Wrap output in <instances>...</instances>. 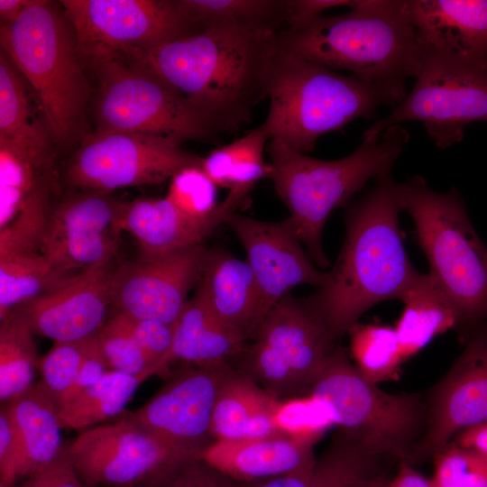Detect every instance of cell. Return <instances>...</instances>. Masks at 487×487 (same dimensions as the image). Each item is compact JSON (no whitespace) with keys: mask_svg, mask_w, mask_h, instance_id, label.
I'll return each instance as SVG.
<instances>
[{"mask_svg":"<svg viewBox=\"0 0 487 487\" xmlns=\"http://www.w3.org/2000/svg\"><path fill=\"white\" fill-rule=\"evenodd\" d=\"M380 487H436L432 479L424 476L407 461L399 463L393 477L384 481Z\"/></svg>","mask_w":487,"mask_h":487,"instance_id":"cell-49","label":"cell"},{"mask_svg":"<svg viewBox=\"0 0 487 487\" xmlns=\"http://www.w3.org/2000/svg\"><path fill=\"white\" fill-rule=\"evenodd\" d=\"M269 110L262 124L271 140L307 153L324 134L355 119L376 118L381 106L391 109L407 94L406 87L368 84L296 54L276 49L267 78Z\"/></svg>","mask_w":487,"mask_h":487,"instance_id":"cell-4","label":"cell"},{"mask_svg":"<svg viewBox=\"0 0 487 487\" xmlns=\"http://www.w3.org/2000/svg\"><path fill=\"white\" fill-rule=\"evenodd\" d=\"M268 140L269 133L262 124L204 157L201 169L216 186L252 189L255 182L271 175V164L263 158Z\"/></svg>","mask_w":487,"mask_h":487,"instance_id":"cell-34","label":"cell"},{"mask_svg":"<svg viewBox=\"0 0 487 487\" xmlns=\"http://www.w3.org/2000/svg\"><path fill=\"white\" fill-rule=\"evenodd\" d=\"M173 326L172 345L166 360L168 371L175 362L206 368L231 364L247 344L240 334L218 320L196 293Z\"/></svg>","mask_w":487,"mask_h":487,"instance_id":"cell-27","label":"cell"},{"mask_svg":"<svg viewBox=\"0 0 487 487\" xmlns=\"http://www.w3.org/2000/svg\"><path fill=\"white\" fill-rule=\"evenodd\" d=\"M147 379L107 371L98 381L58 405L61 427L81 432L119 417Z\"/></svg>","mask_w":487,"mask_h":487,"instance_id":"cell-32","label":"cell"},{"mask_svg":"<svg viewBox=\"0 0 487 487\" xmlns=\"http://www.w3.org/2000/svg\"><path fill=\"white\" fill-rule=\"evenodd\" d=\"M96 131L160 135L179 144L214 142L220 132L192 103L142 66L118 57L96 71Z\"/></svg>","mask_w":487,"mask_h":487,"instance_id":"cell-9","label":"cell"},{"mask_svg":"<svg viewBox=\"0 0 487 487\" xmlns=\"http://www.w3.org/2000/svg\"><path fill=\"white\" fill-rule=\"evenodd\" d=\"M0 43L34 89L56 148L79 145L89 133L91 87L64 11L37 0L14 23L0 27Z\"/></svg>","mask_w":487,"mask_h":487,"instance_id":"cell-6","label":"cell"},{"mask_svg":"<svg viewBox=\"0 0 487 487\" xmlns=\"http://www.w3.org/2000/svg\"><path fill=\"white\" fill-rule=\"evenodd\" d=\"M384 458L357 439L338 431L314 464L301 471L237 487H368L381 480Z\"/></svg>","mask_w":487,"mask_h":487,"instance_id":"cell-26","label":"cell"},{"mask_svg":"<svg viewBox=\"0 0 487 487\" xmlns=\"http://www.w3.org/2000/svg\"><path fill=\"white\" fill-rule=\"evenodd\" d=\"M115 314L155 368L157 375L169 372L166 360L172 345L173 325L134 318L120 312Z\"/></svg>","mask_w":487,"mask_h":487,"instance_id":"cell-44","label":"cell"},{"mask_svg":"<svg viewBox=\"0 0 487 487\" xmlns=\"http://www.w3.org/2000/svg\"><path fill=\"white\" fill-rule=\"evenodd\" d=\"M401 211L415 225L428 273L457 315V328L472 333L487 321V247L474 230L455 188L432 190L419 176L398 185Z\"/></svg>","mask_w":487,"mask_h":487,"instance_id":"cell-7","label":"cell"},{"mask_svg":"<svg viewBox=\"0 0 487 487\" xmlns=\"http://www.w3.org/2000/svg\"><path fill=\"white\" fill-rule=\"evenodd\" d=\"M207 249L203 244L164 254H147L113 271L112 306L139 319L174 325L202 271Z\"/></svg>","mask_w":487,"mask_h":487,"instance_id":"cell-15","label":"cell"},{"mask_svg":"<svg viewBox=\"0 0 487 487\" xmlns=\"http://www.w3.org/2000/svg\"><path fill=\"white\" fill-rule=\"evenodd\" d=\"M96 340L109 371L148 378L155 368L115 313L96 334Z\"/></svg>","mask_w":487,"mask_h":487,"instance_id":"cell-40","label":"cell"},{"mask_svg":"<svg viewBox=\"0 0 487 487\" xmlns=\"http://www.w3.org/2000/svg\"><path fill=\"white\" fill-rule=\"evenodd\" d=\"M164 487H237V482L198 459L182 468Z\"/></svg>","mask_w":487,"mask_h":487,"instance_id":"cell-47","label":"cell"},{"mask_svg":"<svg viewBox=\"0 0 487 487\" xmlns=\"http://www.w3.org/2000/svg\"><path fill=\"white\" fill-rule=\"evenodd\" d=\"M409 140L408 131L394 125L377 138L362 140L352 153L334 161L309 157L276 139L269 142L270 179L289 211L299 239L317 266H329L322 234L330 214L348 205L369 181L391 173Z\"/></svg>","mask_w":487,"mask_h":487,"instance_id":"cell-5","label":"cell"},{"mask_svg":"<svg viewBox=\"0 0 487 487\" xmlns=\"http://www.w3.org/2000/svg\"><path fill=\"white\" fill-rule=\"evenodd\" d=\"M240 240L261 299L262 321L282 298L299 285H322V271L302 248L289 217L269 222L232 214L225 222Z\"/></svg>","mask_w":487,"mask_h":487,"instance_id":"cell-18","label":"cell"},{"mask_svg":"<svg viewBox=\"0 0 487 487\" xmlns=\"http://www.w3.org/2000/svg\"><path fill=\"white\" fill-rule=\"evenodd\" d=\"M309 394L328 406L340 431L384 459L409 461L423 436L422 397L381 390L363 377L341 346L327 358Z\"/></svg>","mask_w":487,"mask_h":487,"instance_id":"cell-8","label":"cell"},{"mask_svg":"<svg viewBox=\"0 0 487 487\" xmlns=\"http://www.w3.org/2000/svg\"><path fill=\"white\" fill-rule=\"evenodd\" d=\"M92 337L76 342H54L51 350L41 359L40 381L57 406L74 384Z\"/></svg>","mask_w":487,"mask_h":487,"instance_id":"cell-42","label":"cell"},{"mask_svg":"<svg viewBox=\"0 0 487 487\" xmlns=\"http://www.w3.org/2000/svg\"><path fill=\"white\" fill-rule=\"evenodd\" d=\"M353 0H285V29H296L331 8L349 7Z\"/></svg>","mask_w":487,"mask_h":487,"instance_id":"cell-48","label":"cell"},{"mask_svg":"<svg viewBox=\"0 0 487 487\" xmlns=\"http://www.w3.org/2000/svg\"><path fill=\"white\" fill-rule=\"evenodd\" d=\"M248 188L229 190L226 198L208 216H190L177 208L168 198H139L124 201L117 226L131 234L142 253L164 254L203 244L221 224L244 204Z\"/></svg>","mask_w":487,"mask_h":487,"instance_id":"cell-21","label":"cell"},{"mask_svg":"<svg viewBox=\"0 0 487 487\" xmlns=\"http://www.w3.org/2000/svg\"><path fill=\"white\" fill-rule=\"evenodd\" d=\"M314 443L281 433L258 438L216 440L200 459L238 483L267 480L311 466Z\"/></svg>","mask_w":487,"mask_h":487,"instance_id":"cell-24","label":"cell"},{"mask_svg":"<svg viewBox=\"0 0 487 487\" xmlns=\"http://www.w3.org/2000/svg\"><path fill=\"white\" fill-rule=\"evenodd\" d=\"M347 334L351 358L363 378L378 385L400 378L405 360L394 327L357 322Z\"/></svg>","mask_w":487,"mask_h":487,"instance_id":"cell-37","label":"cell"},{"mask_svg":"<svg viewBox=\"0 0 487 487\" xmlns=\"http://www.w3.org/2000/svg\"><path fill=\"white\" fill-rule=\"evenodd\" d=\"M279 31L214 26L122 54L185 96L222 133L239 130L267 98Z\"/></svg>","mask_w":487,"mask_h":487,"instance_id":"cell-1","label":"cell"},{"mask_svg":"<svg viewBox=\"0 0 487 487\" xmlns=\"http://www.w3.org/2000/svg\"><path fill=\"white\" fill-rule=\"evenodd\" d=\"M272 419L277 432L314 444L335 426L328 406L309 393L278 400Z\"/></svg>","mask_w":487,"mask_h":487,"instance_id":"cell-39","label":"cell"},{"mask_svg":"<svg viewBox=\"0 0 487 487\" xmlns=\"http://www.w3.org/2000/svg\"><path fill=\"white\" fill-rule=\"evenodd\" d=\"M426 406L425 429L408 461L411 464L433 457L459 432L487 420V325L470 333Z\"/></svg>","mask_w":487,"mask_h":487,"instance_id":"cell-16","label":"cell"},{"mask_svg":"<svg viewBox=\"0 0 487 487\" xmlns=\"http://www.w3.org/2000/svg\"><path fill=\"white\" fill-rule=\"evenodd\" d=\"M124 203L111 192L67 195L53 203L38 252L67 274L110 265L117 251Z\"/></svg>","mask_w":487,"mask_h":487,"instance_id":"cell-14","label":"cell"},{"mask_svg":"<svg viewBox=\"0 0 487 487\" xmlns=\"http://www.w3.org/2000/svg\"><path fill=\"white\" fill-rule=\"evenodd\" d=\"M59 182L55 169L0 140V253L37 249Z\"/></svg>","mask_w":487,"mask_h":487,"instance_id":"cell-19","label":"cell"},{"mask_svg":"<svg viewBox=\"0 0 487 487\" xmlns=\"http://www.w3.org/2000/svg\"><path fill=\"white\" fill-rule=\"evenodd\" d=\"M7 405L18 432L22 455L17 482L52 463L62 452L57 405L41 381L32 384Z\"/></svg>","mask_w":487,"mask_h":487,"instance_id":"cell-28","label":"cell"},{"mask_svg":"<svg viewBox=\"0 0 487 487\" xmlns=\"http://www.w3.org/2000/svg\"><path fill=\"white\" fill-rule=\"evenodd\" d=\"M436 487H487V456L450 442L433 455Z\"/></svg>","mask_w":487,"mask_h":487,"instance_id":"cell-41","label":"cell"},{"mask_svg":"<svg viewBox=\"0 0 487 487\" xmlns=\"http://www.w3.org/2000/svg\"><path fill=\"white\" fill-rule=\"evenodd\" d=\"M234 370L182 363L143 406L130 415L155 434L201 452L214 442L213 409L220 388Z\"/></svg>","mask_w":487,"mask_h":487,"instance_id":"cell-17","label":"cell"},{"mask_svg":"<svg viewBox=\"0 0 487 487\" xmlns=\"http://www.w3.org/2000/svg\"><path fill=\"white\" fill-rule=\"evenodd\" d=\"M196 294L224 325L253 340L262 322L261 299L253 271L223 249L207 250Z\"/></svg>","mask_w":487,"mask_h":487,"instance_id":"cell-25","label":"cell"},{"mask_svg":"<svg viewBox=\"0 0 487 487\" xmlns=\"http://www.w3.org/2000/svg\"><path fill=\"white\" fill-rule=\"evenodd\" d=\"M400 300L403 309L394 328L405 362L436 336L457 328L455 310L428 272H419Z\"/></svg>","mask_w":487,"mask_h":487,"instance_id":"cell-31","label":"cell"},{"mask_svg":"<svg viewBox=\"0 0 487 487\" xmlns=\"http://www.w3.org/2000/svg\"><path fill=\"white\" fill-rule=\"evenodd\" d=\"M235 361L237 372L279 400L308 394L287 361L261 341L246 344Z\"/></svg>","mask_w":487,"mask_h":487,"instance_id":"cell-38","label":"cell"},{"mask_svg":"<svg viewBox=\"0 0 487 487\" xmlns=\"http://www.w3.org/2000/svg\"><path fill=\"white\" fill-rule=\"evenodd\" d=\"M22 446L15 425L5 403L0 410V482L6 487L17 483Z\"/></svg>","mask_w":487,"mask_h":487,"instance_id":"cell-45","label":"cell"},{"mask_svg":"<svg viewBox=\"0 0 487 487\" xmlns=\"http://www.w3.org/2000/svg\"><path fill=\"white\" fill-rule=\"evenodd\" d=\"M37 0H0L1 26L14 23Z\"/></svg>","mask_w":487,"mask_h":487,"instance_id":"cell-51","label":"cell"},{"mask_svg":"<svg viewBox=\"0 0 487 487\" xmlns=\"http://www.w3.org/2000/svg\"><path fill=\"white\" fill-rule=\"evenodd\" d=\"M198 32L214 26H241L280 31L285 0H173Z\"/></svg>","mask_w":487,"mask_h":487,"instance_id":"cell-33","label":"cell"},{"mask_svg":"<svg viewBox=\"0 0 487 487\" xmlns=\"http://www.w3.org/2000/svg\"><path fill=\"white\" fill-rule=\"evenodd\" d=\"M70 275L55 269L38 251L0 254V318Z\"/></svg>","mask_w":487,"mask_h":487,"instance_id":"cell-35","label":"cell"},{"mask_svg":"<svg viewBox=\"0 0 487 487\" xmlns=\"http://www.w3.org/2000/svg\"><path fill=\"white\" fill-rule=\"evenodd\" d=\"M0 487H6L3 483L0 482Z\"/></svg>","mask_w":487,"mask_h":487,"instance_id":"cell-53","label":"cell"},{"mask_svg":"<svg viewBox=\"0 0 487 487\" xmlns=\"http://www.w3.org/2000/svg\"><path fill=\"white\" fill-rule=\"evenodd\" d=\"M80 60L96 71L136 48H146L198 32L174 1L63 0Z\"/></svg>","mask_w":487,"mask_h":487,"instance_id":"cell-13","label":"cell"},{"mask_svg":"<svg viewBox=\"0 0 487 487\" xmlns=\"http://www.w3.org/2000/svg\"><path fill=\"white\" fill-rule=\"evenodd\" d=\"M0 400L6 402L30 388L40 366L33 332L14 309L0 318Z\"/></svg>","mask_w":487,"mask_h":487,"instance_id":"cell-36","label":"cell"},{"mask_svg":"<svg viewBox=\"0 0 487 487\" xmlns=\"http://www.w3.org/2000/svg\"><path fill=\"white\" fill-rule=\"evenodd\" d=\"M14 487H87L69 456L67 445L50 464L18 482Z\"/></svg>","mask_w":487,"mask_h":487,"instance_id":"cell-46","label":"cell"},{"mask_svg":"<svg viewBox=\"0 0 487 487\" xmlns=\"http://www.w3.org/2000/svg\"><path fill=\"white\" fill-rule=\"evenodd\" d=\"M112 273L108 265L72 274L14 309L24 318L34 335L54 342L90 338L108 319Z\"/></svg>","mask_w":487,"mask_h":487,"instance_id":"cell-20","label":"cell"},{"mask_svg":"<svg viewBox=\"0 0 487 487\" xmlns=\"http://www.w3.org/2000/svg\"><path fill=\"white\" fill-rule=\"evenodd\" d=\"M216 187L201 168H187L170 179L165 198L190 216L207 217L218 207Z\"/></svg>","mask_w":487,"mask_h":487,"instance_id":"cell-43","label":"cell"},{"mask_svg":"<svg viewBox=\"0 0 487 487\" xmlns=\"http://www.w3.org/2000/svg\"><path fill=\"white\" fill-rule=\"evenodd\" d=\"M343 14L278 32V46L372 85L406 87L421 50L403 0H353Z\"/></svg>","mask_w":487,"mask_h":487,"instance_id":"cell-3","label":"cell"},{"mask_svg":"<svg viewBox=\"0 0 487 487\" xmlns=\"http://www.w3.org/2000/svg\"><path fill=\"white\" fill-rule=\"evenodd\" d=\"M398 185L386 174L348 204L341 251L322 285L304 300L335 341L372 306L400 300L419 273L401 237Z\"/></svg>","mask_w":487,"mask_h":487,"instance_id":"cell-2","label":"cell"},{"mask_svg":"<svg viewBox=\"0 0 487 487\" xmlns=\"http://www.w3.org/2000/svg\"><path fill=\"white\" fill-rule=\"evenodd\" d=\"M25 78L10 57L0 51V140L29 155L39 165L54 169L56 146L48 129L32 116Z\"/></svg>","mask_w":487,"mask_h":487,"instance_id":"cell-30","label":"cell"},{"mask_svg":"<svg viewBox=\"0 0 487 487\" xmlns=\"http://www.w3.org/2000/svg\"><path fill=\"white\" fill-rule=\"evenodd\" d=\"M253 340L277 351L292 368L308 393L335 348V340L305 301L290 294L270 310Z\"/></svg>","mask_w":487,"mask_h":487,"instance_id":"cell-23","label":"cell"},{"mask_svg":"<svg viewBox=\"0 0 487 487\" xmlns=\"http://www.w3.org/2000/svg\"><path fill=\"white\" fill-rule=\"evenodd\" d=\"M414 78L415 84L402 101L376 119L362 140L418 121L437 148L446 149L463 140L468 124L487 122V64L421 50Z\"/></svg>","mask_w":487,"mask_h":487,"instance_id":"cell-10","label":"cell"},{"mask_svg":"<svg viewBox=\"0 0 487 487\" xmlns=\"http://www.w3.org/2000/svg\"><path fill=\"white\" fill-rule=\"evenodd\" d=\"M383 482H384V480H381V481H380V482H378L376 483H373V484H372V485H370L368 487H380Z\"/></svg>","mask_w":487,"mask_h":487,"instance_id":"cell-52","label":"cell"},{"mask_svg":"<svg viewBox=\"0 0 487 487\" xmlns=\"http://www.w3.org/2000/svg\"><path fill=\"white\" fill-rule=\"evenodd\" d=\"M419 48L487 64V0H403Z\"/></svg>","mask_w":487,"mask_h":487,"instance_id":"cell-22","label":"cell"},{"mask_svg":"<svg viewBox=\"0 0 487 487\" xmlns=\"http://www.w3.org/2000/svg\"><path fill=\"white\" fill-rule=\"evenodd\" d=\"M278 400L234 369L224 381L213 409L210 433L214 441L277 433L272 415Z\"/></svg>","mask_w":487,"mask_h":487,"instance_id":"cell-29","label":"cell"},{"mask_svg":"<svg viewBox=\"0 0 487 487\" xmlns=\"http://www.w3.org/2000/svg\"><path fill=\"white\" fill-rule=\"evenodd\" d=\"M451 442L487 456V420L462 430Z\"/></svg>","mask_w":487,"mask_h":487,"instance_id":"cell-50","label":"cell"},{"mask_svg":"<svg viewBox=\"0 0 487 487\" xmlns=\"http://www.w3.org/2000/svg\"><path fill=\"white\" fill-rule=\"evenodd\" d=\"M67 449L87 487H164L202 454L155 434L129 411L79 432Z\"/></svg>","mask_w":487,"mask_h":487,"instance_id":"cell-11","label":"cell"},{"mask_svg":"<svg viewBox=\"0 0 487 487\" xmlns=\"http://www.w3.org/2000/svg\"><path fill=\"white\" fill-rule=\"evenodd\" d=\"M203 157L160 135L126 131H95L79 143L65 170L66 184L77 190L112 192L158 185L179 171L202 168Z\"/></svg>","mask_w":487,"mask_h":487,"instance_id":"cell-12","label":"cell"}]
</instances>
